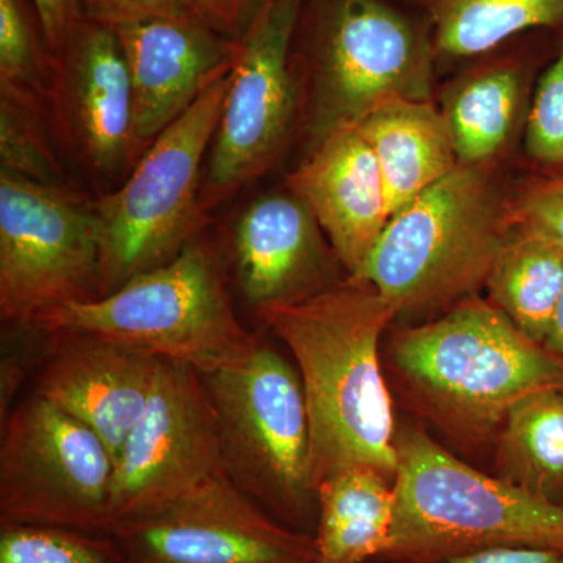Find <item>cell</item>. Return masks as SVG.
Segmentation results:
<instances>
[{"mask_svg": "<svg viewBox=\"0 0 563 563\" xmlns=\"http://www.w3.org/2000/svg\"><path fill=\"white\" fill-rule=\"evenodd\" d=\"M396 318L398 310L388 299L354 277L261 317L298 365L309 413L314 492L325 477L351 466L395 477V420L380 372L379 342Z\"/></svg>", "mask_w": 563, "mask_h": 563, "instance_id": "1", "label": "cell"}, {"mask_svg": "<svg viewBox=\"0 0 563 563\" xmlns=\"http://www.w3.org/2000/svg\"><path fill=\"white\" fill-rule=\"evenodd\" d=\"M291 58L301 158L384 103L431 101L439 85L431 25L406 0H303Z\"/></svg>", "mask_w": 563, "mask_h": 563, "instance_id": "2", "label": "cell"}, {"mask_svg": "<svg viewBox=\"0 0 563 563\" xmlns=\"http://www.w3.org/2000/svg\"><path fill=\"white\" fill-rule=\"evenodd\" d=\"M517 173L459 165L393 214L354 279L373 285L398 317L479 296L512 233L507 199Z\"/></svg>", "mask_w": 563, "mask_h": 563, "instance_id": "3", "label": "cell"}, {"mask_svg": "<svg viewBox=\"0 0 563 563\" xmlns=\"http://www.w3.org/2000/svg\"><path fill=\"white\" fill-rule=\"evenodd\" d=\"M395 520L384 558L439 563L495 547L563 551V504L465 465L428 433L396 435Z\"/></svg>", "mask_w": 563, "mask_h": 563, "instance_id": "4", "label": "cell"}, {"mask_svg": "<svg viewBox=\"0 0 563 563\" xmlns=\"http://www.w3.org/2000/svg\"><path fill=\"white\" fill-rule=\"evenodd\" d=\"M31 328L84 333L201 374L243 361L261 343L236 317L220 255L202 239L102 298L41 314Z\"/></svg>", "mask_w": 563, "mask_h": 563, "instance_id": "5", "label": "cell"}, {"mask_svg": "<svg viewBox=\"0 0 563 563\" xmlns=\"http://www.w3.org/2000/svg\"><path fill=\"white\" fill-rule=\"evenodd\" d=\"M391 357L433 412L472 433L490 431L533 391L563 390V358L479 296L396 333Z\"/></svg>", "mask_w": 563, "mask_h": 563, "instance_id": "6", "label": "cell"}, {"mask_svg": "<svg viewBox=\"0 0 563 563\" xmlns=\"http://www.w3.org/2000/svg\"><path fill=\"white\" fill-rule=\"evenodd\" d=\"M201 379L217 422L222 474L282 525L313 537L318 496L298 369L261 342L243 361Z\"/></svg>", "mask_w": 563, "mask_h": 563, "instance_id": "7", "label": "cell"}, {"mask_svg": "<svg viewBox=\"0 0 563 563\" xmlns=\"http://www.w3.org/2000/svg\"><path fill=\"white\" fill-rule=\"evenodd\" d=\"M231 73L214 81L141 155L120 187L96 196L101 239V298L125 282L173 262L201 239L209 213L203 168Z\"/></svg>", "mask_w": 563, "mask_h": 563, "instance_id": "8", "label": "cell"}, {"mask_svg": "<svg viewBox=\"0 0 563 563\" xmlns=\"http://www.w3.org/2000/svg\"><path fill=\"white\" fill-rule=\"evenodd\" d=\"M96 196L0 172V318L31 328L41 314L101 298Z\"/></svg>", "mask_w": 563, "mask_h": 563, "instance_id": "9", "label": "cell"}, {"mask_svg": "<svg viewBox=\"0 0 563 563\" xmlns=\"http://www.w3.org/2000/svg\"><path fill=\"white\" fill-rule=\"evenodd\" d=\"M2 424L0 521L110 536L114 462L106 443L38 393Z\"/></svg>", "mask_w": 563, "mask_h": 563, "instance_id": "10", "label": "cell"}, {"mask_svg": "<svg viewBox=\"0 0 563 563\" xmlns=\"http://www.w3.org/2000/svg\"><path fill=\"white\" fill-rule=\"evenodd\" d=\"M303 0H269L242 40L203 168L207 213L261 179L296 143L299 85L291 49Z\"/></svg>", "mask_w": 563, "mask_h": 563, "instance_id": "11", "label": "cell"}, {"mask_svg": "<svg viewBox=\"0 0 563 563\" xmlns=\"http://www.w3.org/2000/svg\"><path fill=\"white\" fill-rule=\"evenodd\" d=\"M222 474L217 422L201 374L162 361L150 402L114 459L110 536Z\"/></svg>", "mask_w": 563, "mask_h": 563, "instance_id": "12", "label": "cell"}, {"mask_svg": "<svg viewBox=\"0 0 563 563\" xmlns=\"http://www.w3.org/2000/svg\"><path fill=\"white\" fill-rule=\"evenodd\" d=\"M111 537L128 563H318L312 536L282 525L224 474Z\"/></svg>", "mask_w": 563, "mask_h": 563, "instance_id": "13", "label": "cell"}, {"mask_svg": "<svg viewBox=\"0 0 563 563\" xmlns=\"http://www.w3.org/2000/svg\"><path fill=\"white\" fill-rule=\"evenodd\" d=\"M54 124L65 162L98 195L120 187L139 162L131 74L117 29L81 20L60 54Z\"/></svg>", "mask_w": 563, "mask_h": 563, "instance_id": "14", "label": "cell"}, {"mask_svg": "<svg viewBox=\"0 0 563 563\" xmlns=\"http://www.w3.org/2000/svg\"><path fill=\"white\" fill-rule=\"evenodd\" d=\"M561 31L515 36L451 69L437 106L459 165L520 172L521 144L537 81L559 49Z\"/></svg>", "mask_w": 563, "mask_h": 563, "instance_id": "15", "label": "cell"}, {"mask_svg": "<svg viewBox=\"0 0 563 563\" xmlns=\"http://www.w3.org/2000/svg\"><path fill=\"white\" fill-rule=\"evenodd\" d=\"M228 257L236 290L258 318L350 277L312 211L285 184L252 199L236 214Z\"/></svg>", "mask_w": 563, "mask_h": 563, "instance_id": "16", "label": "cell"}, {"mask_svg": "<svg viewBox=\"0 0 563 563\" xmlns=\"http://www.w3.org/2000/svg\"><path fill=\"white\" fill-rule=\"evenodd\" d=\"M133 95L139 161L214 81L235 68L242 41L201 16L155 18L117 27Z\"/></svg>", "mask_w": 563, "mask_h": 563, "instance_id": "17", "label": "cell"}, {"mask_svg": "<svg viewBox=\"0 0 563 563\" xmlns=\"http://www.w3.org/2000/svg\"><path fill=\"white\" fill-rule=\"evenodd\" d=\"M35 393L91 429L117 459L157 380L161 358L76 332H52Z\"/></svg>", "mask_w": 563, "mask_h": 563, "instance_id": "18", "label": "cell"}, {"mask_svg": "<svg viewBox=\"0 0 563 563\" xmlns=\"http://www.w3.org/2000/svg\"><path fill=\"white\" fill-rule=\"evenodd\" d=\"M284 184L312 211L347 274L357 276L391 218L379 163L362 132L333 133Z\"/></svg>", "mask_w": 563, "mask_h": 563, "instance_id": "19", "label": "cell"}, {"mask_svg": "<svg viewBox=\"0 0 563 563\" xmlns=\"http://www.w3.org/2000/svg\"><path fill=\"white\" fill-rule=\"evenodd\" d=\"M357 129L379 163L391 217L459 166L435 99L384 103Z\"/></svg>", "mask_w": 563, "mask_h": 563, "instance_id": "20", "label": "cell"}, {"mask_svg": "<svg viewBox=\"0 0 563 563\" xmlns=\"http://www.w3.org/2000/svg\"><path fill=\"white\" fill-rule=\"evenodd\" d=\"M369 466H351L318 485V563H366L384 558L395 520V488Z\"/></svg>", "mask_w": 563, "mask_h": 563, "instance_id": "21", "label": "cell"}, {"mask_svg": "<svg viewBox=\"0 0 563 563\" xmlns=\"http://www.w3.org/2000/svg\"><path fill=\"white\" fill-rule=\"evenodd\" d=\"M431 25L442 76L515 36L563 29V0H406Z\"/></svg>", "mask_w": 563, "mask_h": 563, "instance_id": "22", "label": "cell"}, {"mask_svg": "<svg viewBox=\"0 0 563 563\" xmlns=\"http://www.w3.org/2000/svg\"><path fill=\"white\" fill-rule=\"evenodd\" d=\"M485 290L510 321L543 344L563 292V247L512 231L493 263Z\"/></svg>", "mask_w": 563, "mask_h": 563, "instance_id": "23", "label": "cell"}, {"mask_svg": "<svg viewBox=\"0 0 563 563\" xmlns=\"http://www.w3.org/2000/svg\"><path fill=\"white\" fill-rule=\"evenodd\" d=\"M504 421V479L563 504L562 388L525 396L510 407Z\"/></svg>", "mask_w": 563, "mask_h": 563, "instance_id": "24", "label": "cell"}, {"mask_svg": "<svg viewBox=\"0 0 563 563\" xmlns=\"http://www.w3.org/2000/svg\"><path fill=\"white\" fill-rule=\"evenodd\" d=\"M60 58L44 35L32 0H0V98L54 121Z\"/></svg>", "mask_w": 563, "mask_h": 563, "instance_id": "25", "label": "cell"}, {"mask_svg": "<svg viewBox=\"0 0 563 563\" xmlns=\"http://www.w3.org/2000/svg\"><path fill=\"white\" fill-rule=\"evenodd\" d=\"M0 172L47 185H68L52 118L0 98Z\"/></svg>", "mask_w": 563, "mask_h": 563, "instance_id": "26", "label": "cell"}, {"mask_svg": "<svg viewBox=\"0 0 563 563\" xmlns=\"http://www.w3.org/2000/svg\"><path fill=\"white\" fill-rule=\"evenodd\" d=\"M111 536L62 526L0 521V563H122Z\"/></svg>", "mask_w": 563, "mask_h": 563, "instance_id": "27", "label": "cell"}, {"mask_svg": "<svg viewBox=\"0 0 563 563\" xmlns=\"http://www.w3.org/2000/svg\"><path fill=\"white\" fill-rule=\"evenodd\" d=\"M520 173L563 177V29L559 49L537 81L521 144Z\"/></svg>", "mask_w": 563, "mask_h": 563, "instance_id": "28", "label": "cell"}, {"mask_svg": "<svg viewBox=\"0 0 563 563\" xmlns=\"http://www.w3.org/2000/svg\"><path fill=\"white\" fill-rule=\"evenodd\" d=\"M507 217L512 231L531 233L563 247V177L515 174Z\"/></svg>", "mask_w": 563, "mask_h": 563, "instance_id": "29", "label": "cell"}, {"mask_svg": "<svg viewBox=\"0 0 563 563\" xmlns=\"http://www.w3.org/2000/svg\"><path fill=\"white\" fill-rule=\"evenodd\" d=\"M199 16L192 0H81V18L120 27L155 18Z\"/></svg>", "mask_w": 563, "mask_h": 563, "instance_id": "30", "label": "cell"}, {"mask_svg": "<svg viewBox=\"0 0 563 563\" xmlns=\"http://www.w3.org/2000/svg\"><path fill=\"white\" fill-rule=\"evenodd\" d=\"M269 0H192L207 24L222 35L242 40Z\"/></svg>", "mask_w": 563, "mask_h": 563, "instance_id": "31", "label": "cell"}, {"mask_svg": "<svg viewBox=\"0 0 563 563\" xmlns=\"http://www.w3.org/2000/svg\"><path fill=\"white\" fill-rule=\"evenodd\" d=\"M51 49L60 57L81 18V0H32Z\"/></svg>", "mask_w": 563, "mask_h": 563, "instance_id": "32", "label": "cell"}, {"mask_svg": "<svg viewBox=\"0 0 563 563\" xmlns=\"http://www.w3.org/2000/svg\"><path fill=\"white\" fill-rule=\"evenodd\" d=\"M563 551L537 547H495L443 559L439 563H562Z\"/></svg>", "mask_w": 563, "mask_h": 563, "instance_id": "33", "label": "cell"}, {"mask_svg": "<svg viewBox=\"0 0 563 563\" xmlns=\"http://www.w3.org/2000/svg\"><path fill=\"white\" fill-rule=\"evenodd\" d=\"M543 346L548 351L553 352L558 357L563 358V292L561 301L555 309L553 321H551L550 332H548L547 340Z\"/></svg>", "mask_w": 563, "mask_h": 563, "instance_id": "34", "label": "cell"}, {"mask_svg": "<svg viewBox=\"0 0 563 563\" xmlns=\"http://www.w3.org/2000/svg\"><path fill=\"white\" fill-rule=\"evenodd\" d=\"M387 559V558H385ZM398 562V561H396ZM395 561H391V559H387V563H396ZM366 563H374V561H369V562H366ZM399 563H404V562H399Z\"/></svg>", "mask_w": 563, "mask_h": 563, "instance_id": "35", "label": "cell"}, {"mask_svg": "<svg viewBox=\"0 0 563 563\" xmlns=\"http://www.w3.org/2000/svg\"><path fill=\"white\" fill-rule=\"evenodd\" d=\"M122 563H128V562H125V561H124V562H122Z\"/></svg>", "mask_w": 563, "mask_h": 563, "instance_id": "36", "label": "cell"}, {"mask_svg": "<svg viewBox=\"0 0 563 563\" xmlns=\"http://www.w3.org/2000/svg\"><path fill=\"white\" fill-rule=\"evenodd\" d=\"M562 563H563V561H562Z\"/></svg>", "mask_w": 563, "mask_h": 563, "instance_id": "37", "label": "cell"}]
</instances>
